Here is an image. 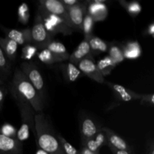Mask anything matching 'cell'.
Returning a JSON list of instances; mask_svg holds the SVG:
<instances>
[{"label":"cell","mask_w":154,"mask_h":154,"mask_svg":"<svg viewBox=\"0 0 154 154\" xmlns=\"http://www.w3.org/2000/svg\"><path fill=\"white\" fill-rule=\"evenodd\" d=\"M69 20L74 31H81L84 16L87 12V3L80 2L75 6L66 8Z\"/></svg>","instance_id":"cell-9"},{"label":"cell","mask_w":154,"mask_h":154,"mask_svg":"<svg viewBox=\"0 0 154 154\" xmlns=\"http://www.w3.org/2000/svg\"><path fill=\"white\" fill-rule=\"evenodd\" d=\"M96 154H99V153H96Z\"/></svg>","instance_id":"cell-42"},{"label":"cell","mask_w":154,"mask_h":154,"mask_svg":"<svg viewBox=\"0 0 154 154\" xmlns=\"http://www.w3.org/2000/svg\"><path fill=\"white\" fill-rule=\"evenodd\" d=\"M8 93V89L5 88L3 85H0V111L2 110L4 105L5 99Z\"/></svg>","instance_id":"cell-34"},{"label":"cell","mask_w":154,"mask_h":154,"mask_svg":"<svg viewBox=\"0 0 154 154\" xmlns=\"http://www.w3.org/2000/svg\"><path fill=\"white\" fill-rule=\"evenodd\" d=\"M109 87L117 101L120 102H129L133 100H140L141 94L126 88L120 84L106 81L105 82Z\"/></svg>","instance_id":"cell-10"},{"label":"cell","mask_w":154,"mask_h":154,"mask_svg":"<svg viewBox=\"0 0 154 154\" xmlns=\"http://www.w3.org/2000/svg\"><path fill=\"white\" fill-rule=\"evenodd\" d=\"M9 91L11 96H17L29 103L35 112H42L45 103L20 69H17L14 72L13 78L9 85Z\"/></svg>","instance_id":"cell-2"},{"label":"cell","mask_w":154,"mask_h":154,"mask_svg":"<svg viewBox=\"0 0 154 154\" xmlns=\"http://www.w3.org/2000/svg\"><path fill=\"white\" fill-rule=\"evenodd\" d=\"M144 35H148L153 37L154 35V23L152 22L150 25L147 26V28L146 29V30L144 31Z\"/></svg>","instance_id":"cell-36"},{"label":"cell","mask_w":154,"mask_h":154,"mask_svg":"<svg viewBox=\"0 0 154 154\" xmlns=\"http://www.w3.org/2000/svg\"><path fill=\"white\" fill-rule=\"evenodd\" d=\"M57 137H58L59 142L64 154H80L78 150L72 144L68 142L62 135H57Z\"/></svg>","instance_id":"cell-31"},{"label":"cell","mask_w":154,"mask_h":154,"mask_svg":"<svg viewBox=\"0 0 154 154\" xmlns=\"http://www.w3.org/2000/svg\"><path fill=\"white\" fill-rule=\"evenodd\" d=\"M6 80H7V78L0 72V85H4L5 84Z\"/></svg>","instance_id":"cell-38"},{"label":"cell","mask_w":154,"mask_h":154,"mask_svg":"<svg viewBox=\"0 0 154 154\" xmlns=\"http://www.w3.org/2000/svg\"><path fill=\"white\" fill-rule=\"evenodd\" d=\"M35 154H49L48 153H47L46 151H45V150H43L41 148H38L37 150V151H36Z\"/></svg>","instance_id":"cell-40"},{"label":"cell","mask_w":154,"mask_h":154,"mask_svg":"<svg viewBox=\"0 0 154 154\" xmlns=\"http://www.w3.org/2000/svg\"><path fill=\"white\" fill-rule=\"evenodd\" d=\"M0 47L5 55L11 63H14L17 57L18 45L11 39L7 37H0Z\"/></svg>","instance_id":"cell-20"},{"label":"cell","mask_w":154,"mask_h":154,"mask_svg":"<svg viewBox=\"0 0 154 154\" xmlns=\"http://www.w3.org/2000/svg\"><path fill=\"white\" fill-rule=\"evenodd\" d=\"M20 69L25 75L32 85L34 87L39 96L45 103L47 100V90L45 83L40 70L33 62H23Z\"/></svg>","instance_id":"cell-4"},{"label":"cell","mask_w":154,"mask_h":154,"mask_svg":"<svg viewBox=\"0 0 154 154\" xmlns=\"http://www.w3.org/2000/svg\"><path fill=\"white\" fill-rule=\"evenodd\" d=\"M38 7L45 11L63 19L65 23L74 31L73 27L69 20L67 9L60 0H40Z\"/></svg>","instance_id":"cell-7"},{"label":"cell","mask_w":154,"mask_h":154,"mask_svg":"<svg viewBox=\"0 0 154 154\" xmlns=\"http://www.w3.org/2000/svg\"><path fill=\"white\" fill-rule=\"evenodd\" d=\"M19 109L21 117V125L17 132L16 139L20 143L26 141L30 135V132L35 129V112L29 103L16 96H12Z\"/></svg>","instance_id":"cell-3"},{"label":"cell","mask_w":154,"mask_h":154,"mask_svg":"<svg viewBox=\"0 0 154 154\" xmlns=\"http://www.w3.org/2000/svg\"><path fill=\"white\" fill-rule=\"evenodd\" d=\"M94 24L95 21L93 20V17L86 12L84 20H83L82 29H81V32L84 34V39L89 38L90 36L93 35V27H94Z\"/></svg>","instance_id":"cell-26"},{"label":"cell","mask_w":154,"mask_h":154,"mask_svg":"<svg viewBox=\"0 0 154 154\" xmlns=\"http://www.w3.org/2000/svg\"><path fill=\"white\" fill-rule=\"evenodd\" d=\"M96 66H97L98 69H99V72H101V74L102 75V76L105 78L107 75H110L112 72L113 69L117 66L115 63V62L113 61L111 57H109L108 56L103 57L102 59H101L97 63H96Z\"/></svg>","instance_id":"cell-23"},{"label":"cell","mask_w":154,"mask_h":154,"mask_svg":"<svg viewBox=\"0 0 154 154\" xmlns=\"http://www.w3.org/2000/svg\"><path fill=\"white\" fill-rule=\"evenodd\" d=\"M30 18L29 8L26 3H22L20 5L17 10V19L23 25H26Z\"/></svg>","instance_id":"cell-29"},{"label":"cell","mask_w":154,"mask_h":154,"mask_svg":"<svg viewBox=\"0 0 154 154\" xmlns=\"http://www.w3.org/2000/svg\"><path fill=\"white\" fill-rule=\"evenodd\" d=\"M34 132L39 148L49 154H64L51 122L43 112L35 114Z\"/></svg>","instance_id":"cell-1"},{"label":"cell","mask_w":154,"mask_h":154,"mask_svg":"<svg viewBox=\"0 0 154 154\" xmlns=\"http://www.w3.org/2000/svg\"><path fill=\"white\" fill-rule=\"evenodd\" d=\"M37 51L38 48L34 45L28 44L23 45L21 51V59L24 60V62H30L37 54Z\"/></svg>","instance_id":"cell-28"},{"label":"cell","mask_w":154,"mask_h":154,"mask_svg":"<svg viewBox=\"0 0 154 154\" xmlns=\"http://www.w3.org/2000/svg\"><path fill=\"white\" fill-rule=\"evenodd\" d=\"M107 0H92L87 1V13L93 17V20L99 22L106 19L108 16Z\"/></svg>","instance_id":"cell-11"},{"label":"cell","mask_w":154,"mask_h":154,"mask_svg":"<svg viewBox=\"0 0 154 154\" xmlns=\"http://www.w3.org/2000/svg\"><path fill=\"white\" fill-rule=\"evenodd\" d=\"M111 149V151L114 153V154H131L129 150H116V149L111 148V147H109Z\"/></svg>","instance_id":"cell-37"},{"label":"cell","mask_w":154,"mask_h":154,"mask_svg":"<svg viewBox=\"0 0 154 154\" xmlns=\"http://www.w3.org/2000/svg\"><path fill=\"white\" fill-rule=\"evenodd\" d=\"M45 48L49 50L58 59L60 63L69 60L70 54L68 53L66 46L61 42L52 40L47 45Z\"/></svg>","instance_id":"cell-21"},{"label":"cell","mask_w":154,"mask_h":154,"mask_svg":"<svg viewBox=\"0 0 154 154\" xmlns=\"http://www.w3.org/2000/svg\"><path fill=\"white\" fill-rule=\"evenodd\" d=\"M80 154H95L93 153H92L91 151L87 149L86 147H82V149H81V151L80 152Z\"/></svg>","instance_id":"cell-39"},{"label":"cell","mask_w":154,"mask_h":154,"mask_svg":"<svg viewBox=\"0 0 154 154\" xmlns=\"http://www.w3.org/2000/svg\"><path fill=\"white\" fill-rule=\"evenodd\" d=\"M108 57H111L113 61L115 62V63L117 65H118L119 63L124 61L125 58L123 57L121 47L118 44L115 43V42L109 43V48H108Z\"/></svg>","instance_id":"cell-24"},{"label":"cell","mask_w":154,"mask_h":154,"mask_svg":"<svg viewBox=\"0 0 154 154\" xmlns=\"http://www.w3.org/2000/svg\"><path fill=\"white\" fill-rule=\"evenodd\" d=\"M0 154H23V144L0 134Z\"/></svg>","instance_id":"cell-14"},{"label":"cell","mask_w":154,"mask_h":154,"mask_svg":"<svg viewBox=\"0 0 154 154\" xmlns=\"http://www.w3.org/2000/svg\"><path fill=\"white\" fill-rule=\"evenodd\" d=\"M60 1H61V2L64 5V6L66 8L72 7V6L76 5L78 3L81 2L78 1V0H60Z\"/></svg>","instance_id":"cell-35"},{"label":"cell","mask_w":154,"mask_h":154,"mask_svg":"<svg viewBox=\"0 0 154 154\" xmlns=\"http://www.w3.org/2000/svg\"><path fill=\"white\" fill-rule=\"evenodd\" d=\"M123 57L128 60H136L142 54L141 48L138 41H129L120 45Z\"/></svg>","instance_id":"cell-18"},{"label":"cell","mask_w":154,"mask_h":154,"mask_svg":"<svg viewBox=\"0 0 154 154\" xmlns=\"http://www.w3.org/2000/svg\"><path fill=\"white\" fill-rule=\"evenodd\" d=\"M102 130L106 135L107 145L116 150H129V146L123 138L117 135L112 129L107 127H102Z\"/></svg>","instance_id":"cell-16"},{"label":"cell","mask_w":154,"mask_h":154,"mask_svg":"<svg viewBox=\"0 0 154 154\" xmlns=\"http://www.w3.org/2000/svg\"><path fill=\"white\" fill-rule=\"evenodd\" d=\"M140 102L143 105H148L152 106L154 105V95L153 93L150 94H141V97L140 99Z\"/></svg>","instance_id":"cell-33"},{"label":"cell","mask_w":154,"mask_h":154,"mask_svg":"<svg viewBox=\"0 0 154 154\" xmlns=\"http://www.w3.org/2000/svg\"><path fill=\"white\" fill-rule=\"evenodd\" d=\"M0 72L8 78L11 73V63L5 55L2 49L0 47Z\"/></svg>","instance_id":"cell-30"},{"label":"cell","mask_w":154,"mask_h":154,"mask_svg":"<svg viewBox=\"0 0 154 154\" xmlns=\"http://www.w3.org/2000/svg\"><path fill=\"white\" fill-rule=\"evenodd\" d=\"M104 145H107V138L105 132L102 130H99L96 135L88 140L83 141L82 147L88 149L92 153L96 154L99 153V150Z\"/></svg>","instance_id":"cell-17"},{"label":"cell","mask_w":154,"mask_h":154,"mask_svg":"<svg viewBox=\"0 0 154 154\" xmlns=\"http://www.w3.org/2000/svg\"><path fill=\"white\" fill-rule=\"evenodd\" d=\"M77 67L83 75H87L90 79L93 80L99 84L105 83V78L102 76L101 72L98 69L94 57L84 59L77 65Z\"/></svg>","instance_id":"cell-8"},{"label":"cell","mask_w":154,"mask_h":154,"mask_svg":"<svg viewBox=\"0 0 154 154\" xmlns=\"http://www.w3.org/2000/svg\"><path fill=\"white\" fill-rule=\"evenodd\" d=\"M38 58L42 63L46 65H53L54 63H60L58 59L49 51V50L44 48L39 53L37 54Z\"/></svg>","instance_id":"cell-27"},{"label":"cell","mask_w":154,"mask_h":154,"mask_svg":"<svg viewBox=\"0 0 154 154\" xmlns=\"http://www.w3.org/2000/svg\"><path fill=\"white\" fill-rule=\"evenodd\" d=\"M17 129L10 123H4L0 127V134L11 138H16Z\"/></svg>","instance_id":"cell-32"},{"label":"cell","mask_w":154,"mask_h":154,"mask_svg":"<svg viewBox=\"0 0 154 154\" xmlns=\"http://www.w3.org/2000/svg\"><path fill=\"white\" fill-rule=\"evenodd\" d=\"M150 154H154V150H153V145L151 146V149H150Z\"/></svg>","instance_id":"cell-41"},{"label":"cell","mask_w":154,"mask_h":154,"mask_svg":"<svg viewBox=\"0 0 154 154\" xmlns=\"http://www.w3.org/2000/svg\"><path fill=\"white\" fill-rule=\"evenodd\" d=\"M87 40L90 45V51H91L93 57L94 55H99L102 53L108 52V48H109L108 42L102 40V38L94 35L90 36Z\"/></svg>","instance_id":"cell-22"},{"label":"cell","mask_w":154,"mask_h":154,"mask_svg":"<svg viewBox=\"0 0 154 154\" xmlns=\"http://www.w3.org/2000/svg\"><path fill=\"white\" fill-rule=\"evenodd\" d=\"M32 43L41 49H44L51 41L53 40V37L48 33L44 26L42 16L38 11L35 15L32 28L31 29Z\"/></svg>","instance_id":"cell-6"},{"label":"cell","mask_w":154,"mask_h":154,"mask_svg":"<svg viewBox=\"0 0 154 154\" xmlns=\"http://www.w3.org/2000/svg\"><path fill=\"white\" fill-rule=\"evenodd\" d=\"M2 31L5 33L6 37L14 41L18 45H25L32 43L31 29L26 28L23 29H8L0 26Z\"/></svg>","instance_id":"cell-12"},{"label":"cell","mask_w":154,"mask_h":154,"mask_svg":"<svg viewBox=\"0 0 154 154\" xmlns=\"http://www.w3.org/2000/svg\"><path fill=\"white\" fill-rule=\"evenodd\" d=\"M60 70L63 74L64 79L68 83H74L83 76V74L75 65L71 63L60 65Z\"/></svg>","instance_id":"cell-19"},{"label":"cell","mask_w":154,"mask_h":154,"mask_svg":"<svg viewBox=\"0 0 154 154\" xmlns=\"http://www.w3.org/2000/svg\"><path fill=\"white\" fill-rule=\"evenodd\" d=\"M100 126L93 119L90 117H84L80 121V132H81V141H84L93 138L101 130Z\"/></svg>","instance_id":"cell-13"},{"label":"cell","mask_w":154,"mask_h":154,"mask_svg":"<svg viewBox=\"0 0 154 154\" xmlns=\"http://www.w3.org/2000/svg\"><path fill=\"white\" fill-rule=\"evenodd\" d=\"M119 2L132 17H136L142 11V8L138 2H126L124 0H120Z\"/></svg>","instance_id":"cell-25"},{"label":"cell","mask_w":154,"mask_h":154,"mask_svg":"<svg viewBox=\"0 0 154 154\" xmlns=\"http://www.w3.org/2000/svg\"><path fill=\"white\" fill-rule=\"evenodd\" d=\"M38 11L42 16L44 26L47 31L52 37L58 33L64 35H70L73 32V30L65 23L63 19L54 14L48 13L38 7Z\"/></svg>","instance_id":"cell-5"},{"label":"cell","mask_w":154,"mask_h":154,"mask_svg":"<svg viewBox=\"0 0 154 154\" xmlns=\"http://www.w3.org/2000/svg\"><path fill=\"white\" fill-rule=\"evenodd\" d=\"M89 57H93L90 51V45L87 39H84L78 45L76 49L69 55V58L68 61L72 64L77 65L82 61L84 59L89 58Z\"/></svg>","instance_id":"cell-15"}]
</instances>
